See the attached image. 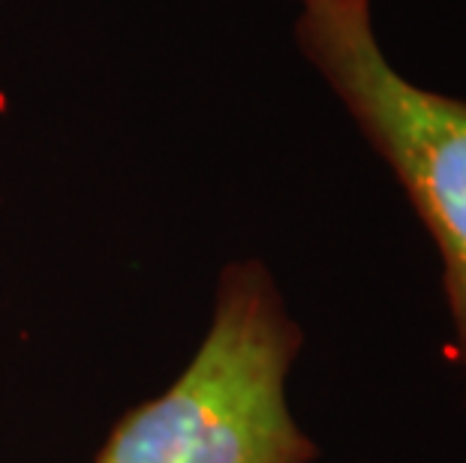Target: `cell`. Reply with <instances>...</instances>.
<instances>
[{"instance_id":"obj_1","label":"cell","mask_w":466,"mask_h":463,"mask_svg":"<svg viewBox=\"0 0 466 463\" xmlns=\"http://www.w3.org/2000/svg\"><path fill=\"white\" fill-rule=\"evenodd\" d=\"M301 328L262 262L220 274L202 347L172 386L112 428L94 463H313L286 377Z\"/></svg>"},{"instance_id":"obj_2","label":"cell","mask_w":466,"mask_h":463,"mask_svg":"<svg viewBox=\"0 0 466 463\" xmlns=\"http://www.w3.org/2000/svg\"><path fill=\"white\" fill-rule=\"evenodd\" d=\"M295 43L389 163L440 247L466 367V100L394 70L376 39L370 0H301Z\"/></svg>"}]
</instances>
